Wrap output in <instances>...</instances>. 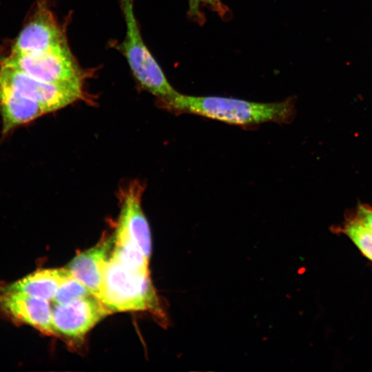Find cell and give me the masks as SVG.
I'll return each instance as SVG.
<instances>
[{"label":"cell","mask_w":372,"mask_h":372,"mask_svg":"<svg viewBox=\"0 0 372 372\" xmlns=\"http://www.w3.org/2000/svg\"><path fill=\"white\" fill-rule=\"evenodd\" d=\"M0 309L14 322L28 324L46 335H56L52 308L48 300L0 289Z\"/></svg>","instance_id":"8"},{"label":"cell","mask_w":372,"mask_h":372,"mask_svg":"<svg viewBox=\"0 0 372 372\" xmlns=\"http://www.w3.org/2000/svg\"><path fill=\"white\" fill-rule=\"evenodd\" d=\"M66 43L64 31L54 14L45 3L39 2L30 20L17 37L10 52H41Z\"/></svg>","instance_id":"7"},{"label":"cell","mask_w":372,"mask_h":372,"mask_svg":"<svg viewBox=\"0 0 372 372\" xmlns=\"http://www.w3.org/2000/svg\"><path fill=\"white\" fill-rule=\"evenodd\" d=\"M99 299L112 312L149 311L165 318L149 273L128 268L111 256L103 265Z\"/></svg>","instance_id":"2"},{"label":"cell","mask_w":372,"mask_h":372,"mask_svg":"<svg viewBox=\"0 0 372 372\" xmlns=\"http://www.w3.org/2000/svg\"><path fill=\"white\" fill-rule=\"evenodd\" d=\"M112 311L94 295L58 304L52 308V325L56 336L80 340Z\"/></svg>","instance_id":"6"},{"label":"cell","mask_w":372,"mask_h":372,"mask_svg":"<svg viewBox=\"0 0 372 372\" xmlns=\"http://www.w3.org/2000/svg\"><path fill=\"white\" fill-rule=\"evenodd\" d=\"M0 65L13 67L49 83L82 85L83 79V74L67 43L41 52H10L1 60Z\"/></svg>","instance_id":"4"},{"label":"cell","mask_w":372,"mask_h":372,"mask_svg":"<svg viewBox=\"0 0 372 372\" xmlns=\"http://www.w3.org/2000/svg\"><path fill=\"white\" fill-rule=\"evenodd\" d=\"M343 231L362 254L372 261V231L356 218L347 222Z\"/></svg>","instance_id":"14"},{"label":"cell","mask_w":372,"mask_h":372,"mask_svg":"<svg viewBox=\"0 0 372 372\" xmlns=\"http://www.w3.org/2000/svg\"><path fill=\"white\" fill-rule=\"evenodd\" d=\"M92 294L83 284L70 274L59 287L53 301L58 304H66Z\"/></svg>","instance_id":"15"},{"label":"cell","mask_w":372,"mask_h":372,"mask_svg":"<svg viewBox=\"0 0 372 372\" xmlns=\"http://www.w3.org/2000/svg\"><path fill=\"white\" fill-rule=\"evenodd\" d=\"M200 3L210 6L213 10L222 14L224 12L220 0H200Z\"/></svg>","instance_id":"18"},{"label":"cell","mask_w":372,"mask_h":372,"mask_svg":"<svg viewBox=\"0 0 372 372\" xmlns=\"http://www.w3.org/2000/svg\"><path fill=\"white\" fill-rule=\"evenodd\" d=\"M174 113L192 114L227 124L254 127L267 122L288 123L295 114L294 102L258 103L217 96H190L178 93L162 106Z\"/></svg>","instance_id":"1"},{"label":"cell","mask_w":372,"mask_h":372,"mask_svg":"<svg viewBox=\"0 0 372 372\" xmlns=\"http://www.w3.org/2000/svg\"><path fill=\"white\" fill-rule=\"evenodd\" d=\"M111 240L101 242L96 246L79 253L71 261L68 270L98 298L100 295L103 268L107 259Z\"/></svg>","instance_id":"11"},{"label":"cell","mask_w":372,"mask_h":372,"mask_svg":"<svg viewBox=\"0 0 372 372\" xmlns=\"http://www.w3.org/2000/svg\"><path fill=\"white\" fill-rule=\"evenodd\" d=\"M126 34L119 49L136 79L156 96L161 107L179 92L169 83L162 69L145 44L134 11V0H120Z\"/></svg>","instance_id":"3"},{"label":"cell","mask_w":372,"mask_h":372,"mask_svg":"<svg viewBox=\"0 0 372 372\" xmlns=\"http://www.w3.org/2000/svg\"><path fill=\"white\" fill-rule=\"evenodd\" d=\"M0 65V83L38 103L47 113L63 108L84 96L81 85L49 83L13 67Z\"/></svg>","instance_id":"5"},{"label":"cell","mask_w":372,"mask_h":372,"mask_svg":"<svg viewBox=\"0 0 372 372\" xmlns=\"http://www.w3.org/2000/svg\"><path fill=\"white\" fill-rule=\"evenodd\" d=\"M44 114H47L45 110L38 103L0 83V115L3 135Z\"/></svg>","instance_id":"10"},{"label":"cell","mask_w":372,"mask_h":372,"mask_svg":"<svg viewBox=\"0 0 372 372\" xmlns=\"http://www.w3.org/2000/svg\"><path fill=\"white\" fill-rule=\"evenodd\" d=\"M70 274L68 268L39 269L12 283L0 285V289L50 301L53 300L61 282Z\"/></svg>","instance_id":"12"},{"label":"cell","mask_w":372,"mask_h":372,"mask_svg":"<svg viewBox=\"0 0 372 372\" xmlns=\"http://www.w3.org/2000/svg\"><path fill=\"white\" fill-rule=\"evenodd\" d=\"M364 226L372 231V209L366 207L360 206L357 211L355 218Z\"/></svg>","instance_id":"16"},{"label":"cell","mask_w":372,"mask_h":372,"mask_svg":"<svg viewBox=\"0 0 372 372\" xmlns=\"http://www.w3.org/2000/svg\"><path fill=\"white\" fill-rule=\"evenodd\" d=\"M143 185L136 180L129 183L120 194L121 213L116 230L127 235L149 259L151 236L141 207Z\"/></svg>","instance_id":"9"},{"label":"cell","mask_w":372,"mask_h":372,"mask_svg":"<svg viewBox=\"0 0 372 372\" xmlns=\"http://www.w3.org/2000/svg\"><path fill=\"white\" fill-rule=\"evenodd\" d=\"M189 3V13L191 17H195L199 20L202 19L200 12V0H188Z\"/></svg>","instance_id":"17"},{"label":"cell","mask_w":372,"mask_h":372,"mask_svg":"<svg viewBox=\"0 0 372 372\" xmlns=\"http://www.w3.org/2000/svg\"><path fill=\"white\" fill-rule=\"evenodd\" d=\"M111 257L128 268L149 273V258L127 235L118 230L116 231Z\"/></svg>","instance_id":"13"}]
</instances>
